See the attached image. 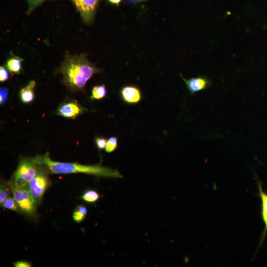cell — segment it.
Instances as JSON below:
<instances>
[{
	"label": "cell",
	"instance_id": "obj_14",
	"mask_svg": "<svg viewBox=\"0 0 267 267\" xmlns=\"http://www.w3.org/2000/svg\"><path fill=\"white\" fill-rule=\"evenodd\" d=\"M87 213V210L85 206L78 205L73 213V219L76 222H81L85 219Z\"/></svg>",
	"mask_w": 267,
	"mask_h": 267
},
{
	"label": "cell",
	"instance_id": "obj_8",
	"mask_svg": "<svg viewBox=\"0 0 267 267\" xmlns=\"http://www.w3.org/2000/svg\"><path fill=\"white\" fill-rule=\"evenodd\" d=\"M180 76L191 94L206 89L212 85L211 81L205 76L193 77L189 79H184L181 74Z\"/></svg>",
	"mask_w": 267,
	"mask_h": 267
},
{
	"label": "cell",
	"instance_id": "obj_13",
	"mask_svg": "<svg viewBox=\"0 0 267 267\" xmlns=\"http://www.w3.org/2000/svg\"><path fill=\"white\" fill-rule=\"evenodd\" d=\"M106 94L107 90L105 85L95 86L92 89L90 98L91 99H102L106 96Z\"/></svg>",
	"mask_w": 267,
	"mask_h": 267
},
{
	"label": "cell",
	"instance_id": "obj_22",
	"mask_svg": "<svg viewBox=\"0 0 267 267\" xmlns=\"http://www.w3.org/2000/svg\"><path fill=\"white\" fill-rule=\"evenodd\" d=\"M9 78V73L7 69L3 66L0 67V81L3 82L7 80Z\"/></svg>",
	"mask_w": 267,
	"mask_h": 267
},
{
	"label": "cell",
	"instance_id": "obj_21",
	"mask_svg": "<svg viewBox=\"0 0 267 267\" xmlns=\"http://www.w3.org/2000/svg\"><path fill=\"white\" fill-rule=\"evenodd\" d=\"M8 89L5 87H1L0 89V104L2 105L7 99L8 95Z\"/></svg>",
	"mask_w": 267,
	"mask_h": 267
},
{
	"label": "cell",
	"instance_id": "obj_10",
	"mask_svg": "<svg viewBox=\"0 0 267 267\" xmlns=\"http://www.w3.org/2000/svg\"><path fill=\"white\" fill-rule=\"evenodd\" d=\"M257 183L259 190V196L261 200V217L265 225V227L262 232L259 245V246L260 247L262 246L267 234V193L263 191L262 184L258 179Z\"/></svg>",
	"mask_w": 267,
	"mask_h": 267
},
{
	"label": "cell",
	"instance_id": "obj_15",
	"mask_svg": "<svg viewBox=\"0 0 267 267\" xmlns=\"http://www.w3.org/2000/svg\"><path fill=\"white\" fill-rule=\"evenodd\" d=\"M100 198L99 193L93 189H89L86 191L82 195L81 198L88 203H94Z\"/></svg>",
	"mask_w": 267,
	"mask_h": 267
},
{
	"label": "cell",
	"instance_id": "obj_18",
	"mask_svg": "<svg viewBox=\"0 0 267 267\" xmlns=\"http://www.w3.org/2000/svg\"><path fill=\"white\" fill-rule=\"evenodd\" d=\"M118 146V138L115 136H111L107 140L105 151L107 153L113 152Z\"/></svg>",
	"mask_w": 267,
	"mask_h": 267
},
{
	"label": "cell",
	"instance_id": "obj_17",
	"mask_svg": "<svg viewBox=\"0 0 267 267\" xmlns=\"http://www.w3.org/2000/svg\"><path fill=\"white\" fill-rule=\"evenodd\" d=\"M11 190L8 185L1 183L0 186V203L1 204L6 199L9 197Z\"/></svg>",
	"mask_w": 267,
	"mask_h": 267
},
{
	"label": "cell",
	"instance_id": "obj_6",
	"mask_svg": "<svg viewBox=\"0 0 267 267\" xmlns=\"http://www.w3.org/2000/svg\"><path fill=\"white\" fill-rule=\"evenodd\" d=\"M87 24L92 23L99 0H71Z\"/></svg>",
	"mask_w": 267,
	"mask_h": 267
},
{
	"label": "cell",
	"instance_id": "obj_16",
	"mask_svg": "<svg viewBox=\"0 0 267 267\" xmlns=\"http://www.w3.org/2000/svg\"><path fill=\"white\" fill-rule=\"evenodd\" d=\"M0 205L5 209L16 212H19L21 211L19 205L14 198L8 197Z\"/></svg>",
	"mask_w": 267,
	"mask_h": 267
},
{
	"label": "cell",
	"instance_id": "obj_19",
	"mask_svg": "<svg viewBox=\"0 0 267 267\" xmlns=\"http://www.w3.org/2000/svg\"><path fill=\"white\" fill-rule=\"evenodd\" d=\"M28 8L27 14H30L36 7L40 6L43 2L46 0H26Z\"/></svg>",
	"mask_w": 267,
	"mask_h": 267
},
{
	"label": "cell",
	"instance_id": "obj_5",
	"mask_svg": "<svg viewBox=\"0 0 267 267\" xmlns=\"http://www.w3.org/2000/svg\"><path fill=\"white\" fill-rule=\"evenodd\" d=\"M48 173L45 166L38 165L36 174L28 184L31 194L37 205L41 203L43 195L49 185Z\"/></svg>",
	"mask_w": 267,
	"mask_h": 267
},
{
	"label": "cell",
	"instance_id": "obj_1",
	"mask_svg": "<svg viewBox=\"0 0 267 267\" xmlns=\"http://www.w3.org/2000/svg\"><path fill=\"white\" fill-rule=\"evenodd\" d=\"M101 72L87 57L86 54H67L57 73L63 75L62 82L72 91H83L87 82L95 74Z\"/></svg>",
	"mask_w": 267,
	"mask_h": 267
},
{
	"label": "cell",
	"instance_id": "obj_7",
	"mask_svg": "<svg viewBox=\"0 0 267 267\" xmlns=\"http://www.w3.org/2000/svg\"><path fill=\"white\" fill-rule=\"evenodd\" d=\"M85 110L77 101L68 99L59 105L57 114L66 118L75 119L84 113Z\"/></svg>",
	"mask_w": 267,
	"mask_h": 267
},
{
	"label": "cell",
	"instance_id": "obj_20",
	"mask_svg": "<svg viewBox=\"0 0 267 267\" xmlns=\"http://www.w3.org/2000/svg\"><path fill=\"white\" fill-rule=\"evenodd\" d=\"M107 140L103 137H96L95 142L98 149L102 150L105 148Z\"/></svg>",
	"mask_w": 267,
	"mask_h": 267
},
{
	"label": "cell",
	"instance_id": "obj_9",
	"mask_svg": "<svg viewBox=\"0 0 267 267\" xmlns=\"http://www.w3.org/2000/svg\"><path fill=\"white\" fill-rule=\"evenodd\" d=\"M120 95L122 100L129 104L138 103L142 98L139 89L133 85L123 87L120 91Z\"/></svg>",
	"mask_w": 267,
	"mask_h": 267
},
{
	"label": "cell",
	"instance_id": "obj_2",
	"mask_svg": "<svg viewBox=\"0 0 267 267\" xmlns=\"http://www.w3.org/2000/svg\"><path fill=\"white\" fill-rule=\"evenodd\" d=\"M34 161L38 164L46 167L49 173L54 174L84 173L98 177L113 178H122L117 170L98 165H87L78 163H66L55 161L51 159L48 152L44 155H37Z\"/></svg>",
	"mask_w": 267,
	"mask_h": 267
},
{
	"label": "cell",
	"instance_id": "obj_12",
	"mask_svg": "<svg viewBox=\"0 0 267 267\" xmlns=\"http://www.w3.org/2000/svg\"><path fill=\"white\" fill-rule=\"evenodd\" d=\"M23 60V58L12 55L6 60L5 67L10 72L19 74L22 69V62Z\"/></svg>",
	"mask_w": 267,
	"mask_h": 267
},
{
	"label": "cell",
	"instance_id": "obj_4",
	"mask_svg": "<svg viewBox=\"0 0 267 267\" xmlns=\"http://www.w3.org/2000/svg\"><path fill=\"white\" fill-rule=\"evenodd\" d=\"M7 183L21 211L27 215L34 216L37 205L31 194L28 185L18 187L10 181Z\"/></svg>",
	"mask_w": 267,
	"mask_h": 267
},
{
	"label": "cell",
	"instance_id": "obj_23",
	"mask_svg": "<svg viewBox=\"0 0 267 267\" xmlns=\"http://www.w3.org/2000/svg\"><path fill=\"white\" fill-rule=\"evenodd\" d=\"M13 266L15 267H32V265L27 261H19L14 262Z\"/></svg>",
	"mask_w": 267,
	"mask_h": 267
},
{
	"label": "cell",
	"instance_id": "obj_11",
	"mask_svg": "<svg viewBox=\"0 0 267 267\" xmlns=\"http://www.w3.org/2000/svg\"><path fill=\"white\" fill-rule=\"evenodd\" d=\"M36 85L35 81H31L20 92V97L21 101L25 103H29L34 99V89Z\"/></svg>",
	"mask_w": 267,
	"mask_h": 267
},
{
	"label": "cell",
	"instance_id": "obj_25",
	"mask_svg": "<svg viewBox=\"0 0 267 267\" xmlns=\"http://www.w3.org/2000/svg\"><path fill=\"white\" fill-rule=\"evenodd\" d=\"M128 0L130 1H132V2H137V1H144V0Z\"/></svg>",
	"mask_w": 267,
	"mask_h": 267
},
{
	"label": "cell",
	"instance_id": "obj_24",
	"mask_svg": "<svg viewBox=\"0 0 267 267\" xmlns=\"http://www.w3.org/2000/svg\"><path fill=\"white\" fill-rule=\"evenodd\" d=\"M108 2L112 4H116L117 5H118L119 3L121 2L122 0H107Z\"/></svg>",
	"mask_w": 267,
	"mask_h": 267
},
{
	"label": "cell",
	"instance_id": "obj_3",
	"mask_svg": "<svg viewBox=\"0 0 267 267\" xmlns=\"http://www.w3.org/2000/svg\"><path fill=\"white\" fill-rule=\"evenodd\" d=\"M38 167L34 158L21 157L10 181L18 187L28 185L35 177Z\"/></svg>",
	"mask_w": 267,
	"mask_h": 267
}]
</instances>
